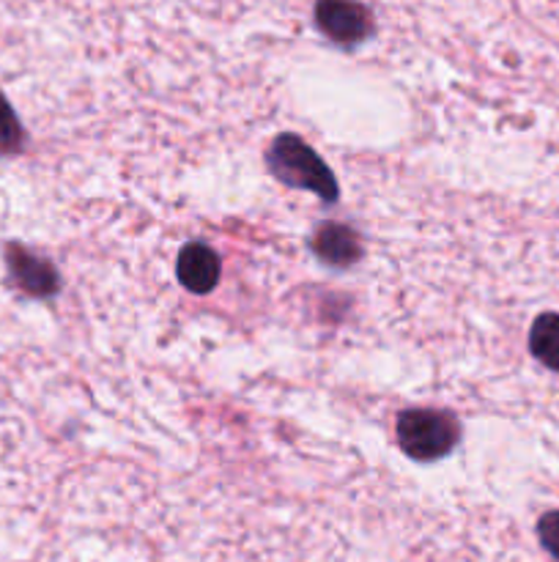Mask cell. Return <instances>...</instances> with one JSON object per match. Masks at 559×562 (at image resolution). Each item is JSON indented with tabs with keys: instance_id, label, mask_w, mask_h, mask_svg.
<instances>
[{
	"instance_id": "5",
	"label": "cell",
	"mask_w": 559,
	"mask_h": 562,
	"mask_svg": "<svg viewBox=\"0 0 559 562\" xmlns=\"http://www.w3.org/2000/svg\"><path fill=\"white\" fill-rule=\"evenodd\" d=\"M312 250H316L321 261L332 263V267H351L354 261H360L362 241L345 225L329 223L318 228V234L312 236Z\"/></svg>"
},
{
	"instance_id": "4",
	"label": "cell",
	"mask_w": 559,
	"mask_h": 562,
	"mask_svg": "<svg viewBox=\"0 0 559 562\" xmlns=\"http://www.w3.org/2000/svg\"><path fill=\"white\" fill-rule=\"evenodd\" d=\"M175 272L184 289L192 294H208L219 283V256L203 241H192L181 250Z\"/></svg>"
},
{
	"instance_id": "9",
	"label": "cell",
	"mask_w": 559,
	"mask_h": 562,
	"mask_svg": "<svg viewBox=\"0 0 559 562\" xmlns=\"http://www.w3.org/2000/svg\"><path fill=\"white\" fill-rule=\"evenodd\" d=\"M537 536H540V543L546 547V552L554 560H559V510H551V514L543 516L540 525H537Z\"/></svg>"
},
{
	"instance_id": "2",
	"label": "cell",
	"mask_w": 559,
	"mask_h": 562,
	"mask_svg": "<svg viewBox=\"0 0 559 562\" xmlns=\"http://www.w3.org/2000/svg\"><path fill=\"white\" fill-rule=\"evenodd\" d=\"M458 442V423L449 412L409 409L398 417V445L417 461L447 456Z\"/></svg>"
},
{
	"instance_id": "3",
	"label": "cell",
	"mask_w": 559,
	"mask_h": 562,
	"mask_svg": "<svg viewBox=\"0 0 559 562\" xmlns=\"http://www.w3.org/2000/svg\"><path fill=\"white\" fill-rule=\"evenodd\" d=\"M316 22L338 44H360L373 31L370 14L356 0H318Z\"/></svg>"
},
{
	"instance_id": "8",
	"label": "cell",
	"mask_w": 559,
	"mask_h": 562,
	"mask_svg": "<svg viewBox=\"0 0 559 562\" xmlns=\"http://www.w3.org/2000/svg\"><path fill=\"white\" fill-rule=\"evenodd\" d=\"M22 143V130L20 121H16L14 110L5 102V97L0 93V148H16Z\"/></svg>"
},
{
	"instance_id": "6",
	"label": "cell",
	"mask_w": 559,
	"mask_h": 562,
	"mask_svg": "<svg viewBox=\"0 0 559 562\" xmlns=\"http://www.w3.org/2000/svg\"><path fill=\"white\" fill-rule=\"evenodd\" d=\"M9 267L14 272L16 283L22 285L31 294H53L58 289V278H55V269L49 267L42 258L31 256L22 247H11L9 250Z\"/></svg>"
},
{
	"instance_id": "1",
	"label": "cell",
	"mask_w": 559,
	"mask_h": 562,
	"mask_svg": "<svg viewBox=\"0 0 559 562\" xmlns=\"http://www.w3.org/2000/svg\"><path fill=\"white\" fill-rule=\"evenodd\" d=\"M266 165L283 184L310 190L323 203L338 201V181L329 173L323 159L296 135L274 137L266 151Z\"/></svg>"
},
{
	"instance_id": "7",
	"label": "cell",
	"mask_w": 559,
	"mask_h": 562,
	"mask_svg": "<svg viewBox=\"0 0 559 562\" xmlns=\"http://www.w3.org/2000/svg\"><path fill=\"white\" fill-rule=\"evenodd\" d=\"M529 349L546 368L559 373V316L557 313H543L529 333Z\"/></svg>"
}]
</instances>
